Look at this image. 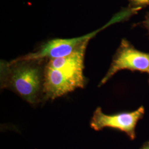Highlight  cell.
<instances>
[{
    "instance_id": "obj_3",
    "label": "cell",
    "mask_w": 149,
    "mask_h": 149,
    "mask_svg": "<svg viewBox=\"0 0 149 149\" xmlns=\"http://www.w3.org/2000/svg\"><path fill=\"white\" fill-rule=\"evenodd\" d=\"M122 21V18L119 14L113 16L111 20L103 27L93 32L79 37L61 39L56 38L44 43L35 52L27 54L19 57L26 60H50L63 58L73 53L84 43L90 41L97 34L112 24Z\"/></svg>"
},
{
    "instance_id": "obj_2",
    "label": "cell",
    "mask_w": 149,
    "mask_h": 149,
    "mask_svg": "<svg viewBox=\"0 0 149 149\" xmlns=\"http://www.w3.org/2000/svg\"><path fill=\"white\" fill-rule=\"evenodd\" d=\"M84 60L77 54L49 60L44 70L43 98L54 100L84 88Z\"/></svg>"
},
{
    "instance_id": "obj_1",
    "label": "cell",
    "mask_w": 149,
    "mask_h": 149,
    "mask_svg": "<svg viewBox=\"0 0 149 149\" xmlns=\"http://www.w3.org/2000/svg\"><path fill=\"white\" fill-rule=\"evenodd\" d=\"M47 60L19 58L1 61V88L14 91L32 104L43 98V82Z\"/></svg>"
},
{
    "instance_id": "obj_6",
    "label": "cell",
    "mask_w": 149,
    "mask_h": 149,
    "mask_svg": "<svg viewBox=\"0 0 149 149\" xmlns=\"http://www.w3.org/2000/svg\"><path fill=\"white\" fill-rule=\"evenodd\" d=\"M128 7L133 9L141 10L149 6V0H128Z\"/></svg>"
},
{
    "instance_id": "obj_7",
    "label": "cell",
    "mask_w": 149,
    "mask_h": 149,
    "mask_svg": "<svg viewBox=\"0 0 149 149\" xmlns=\"http://www.w3.org/2000/svg\"><path fill=\"white\" fill-rule=\"evenodd\" d=\"M141 25L145 29H146L149 36V12H147L144 17V19L141 22Z\"/></svg>"
},
{
    "instance_id": "obj_8",
    "label": "cell",
    "mask_w": 149,
    "mask_h": 149,
    "mask_svg": "<svg viewBox=\"0 0 149 149\" xmlns=\"http://www.w3.org/2000/svg\"><path fill=\"white\" fill-rule=\"evenodd\" d=\"M140 149H149V142L145 144Z\"/></svg>"
},
{
    "instance_id": "obj_4",
    "label": "cell",
    "mask_w": 149,
    "mask_h": 149,
    "mask_svg": "<svg viewBox=\"0 0 149 149\" xmlns=\"http://www.w3.org/2000/svg\"><path fill=\"white\" fill-rule=\"evenodd\" d=\"M123 70L145 72L149 76V53L136 49L125 39L121 40L110 67L99 86L104 85L116 73Z\"/></svg>"
},
{
    "instance_id": "obj_5",
    "label": "cell",
    "mask_w": 149,
    "mask_h": 149,
    "mask_svg": "<svg viewBox=\"0 0 149 149\" xmlns=\"http://www.w3.org/2000/svg\"><path fill=\"white\" fill-rule=\"evenodd\" d=\"M143 107L132 112H124L108 115L104 113L101 107H98L93 113L90 122L91 128L100 131L106 128H113L124 132L133 140L135 138V128L140 119L144 116Z\"/></svg>"
}]
</instances>
